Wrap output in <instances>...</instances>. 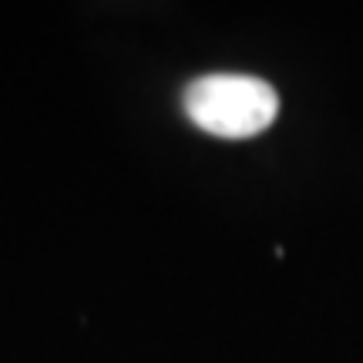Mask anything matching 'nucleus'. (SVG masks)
<instances>
[{"label":"nucleus","instance_id":"1","mask_svg":"<svg viewBox=\"0 0 363 363\" xmlns=\"http://www.w3.org/2000/svg\"><path fill=\"white\" fill-rule=\"evenodd\" d=\"M185 115L216 138H252L279 115V94L252 74H206L185 88Z\"/></svg>","mask_w":363,"mask_h":363}]
</instances>
